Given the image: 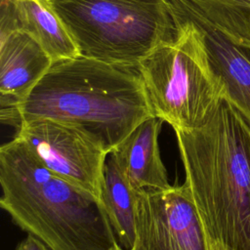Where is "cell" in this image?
Returning a JSON list of instances; mask_svg holds the SVG:
<instances>
[{"mask_svg": "<svg viewBox=\"0 0 250 250\" xmlns=\"http://www.w3.org/2000/svg\"><path fill=\"white\" fill-rule=\"evenodd\" d=\"M18 111L21 123L46 119L80 127L108 152L154 116L138 68L81 55L55 61Z\"/></svg>", "mask_w": 250, "mask_h": 250, "instance_id": "1", "label": "cell"}, {"mask_svg": "<svg viewBox=\"0 0 250 250\" xmlns=\"http://www.w3.org/2000/svg\"><path fill=\"white\" fill-rule=\"evenodd\" d=\"M174 131L208 240L250 250V123L223 99L201 126Z\"/></svg>", "mask_w": 250, "mask_h": 250, "instance_id": "2", "label": "cell"}, {"mask_svg": "<svg viewBox=\"0 0 250 250\" xmlns=\"http://www.w3.org/2000/svg\"><path fill=\"white\" fill-rule=\"evenodd\" d=\"M1 207L52 250H107L117 243L103 203L49 170L19 139L0 148Z\"/></svg>", "mask_w": 250, "mask_h": 250, "instance_id": "3", "label": "cell"}, {"mask_svg": "<svg viewBox=\"0 0 250 250\" xmlns=\"http://www.w3.org/2000/svg\"><path fill=\"white\" fill-rule=\"evenodd\" d=\"M79 55L135 67L178 37L169 0H48Z\"/></svg>", "mask_w": 250, "mask_h": 250, "instance_id": "4", "label": "cell"}, {"mask_svg": "<svg viewBox=\"0 0 250 250\" xmlns=\"http://www.w3.org/2000/svg\"><path fill=\"white\" fill-rule=\"evenodd\" d=\"M176 24L177 39L152 51L138 70L154 116L174 130H188L211 116L225 99V89L194 32L178 21Z\"/></svg>", "mask_w": 250, "mask_h": 250, "instance_id": "5", "label": "cell"}, {"mask_svg": "<svg viewBox=\"0 0 250 250\" xmlns=\"http://www.w3.org/2000/svg\"><path fill=\"white\" fill-rule=\"evenodd\" d=\"M15 138L21 141L49 170L101 201L104 165L109 152L96 137L74 125L38 119L21 123Z\"/></svg>", "mask_w": 250, "mask_h": 250, "instance_id": "6", "label": "cell"}, {"mask_svg": "<svg viewBox=\"0 0 250 250\" xmlns=\"http://www.w3.org/2000/svg\"><path fill=\"white\" fill-rule=\"evenodd\" d=\"M135 241L128 250H209L191 192L184 183L137 193Z\"/></svg>", "mask_w": 250, "mask_h": 250, "instance_id": "7", "label": "cell"}, {"mask_svg": "<svg viewBox=\"0 0 250 250\" xmlns=\"http://www.w3.org/2000/svg\"><path fill=\"white\" fill-rule=\"evenodd\" d=\"M175 20L199 39L214 73L225 89V99L250 123V49L232 42L188 0H169Z\"/></svg>", "mask_w": 250, "mask_h": 250, "instance_id": "8", "label": "cell"}, {"mask_svg": "<svg viewBox=\"0 0 250 250\" xmlns=\"http://www.w3.org/2000/svg\"><path fill=\"white\" fill-rule=\"evenodd\" d=\"M54 61L28 34H0V105L18 106L49 70Z\"/></svg>", "mask_w": 250, "mask_h": 250, "instance_id": "9", "label": "cell"}, {"mask_svg": "<svg viewBox=\"0 0 250 250\" xmlns=\"http://www.w3.org/2000/svg\"><path fill=\"white\" fill-rule=\"evenodd\" d=\"M13 31L31 36L54 62L79 56L48 0H0V34Z\"/></svg>", "mask_w": 250, "mask_h": 250, "instance_id": "10", "label": "cell"}, {"mask_svg": "<svg viewBox=\"0 0 250 250\" xmlns=\"http://www.w3.org/2000/svg\"><path fill=\"white\" fill-rule=\"evenodd\" d=\"M162 124L156 116L146 119L109 152L136 191L171 187L158 146Z\"/></svg>", "mask_w": 250, "mask_h": 250, "instance_id": "11", "label": "cell"}, {"mask_svg": "<svg viewBox=\"0 0 250 250\" xmlns=\"http://www.w3.org/2000/svg\"><path fill=\"white\" fill-rule=\"evenodd\" d=\"M137 193L108 154L104 165L101 201L119 242L130 249L135 241Z\"/></svg>", "mask_w": 250, "mask_h": 250, "instance_id": "12", "label": "cell"}, {"mask_svg": "<svg viewBox=\"0 0 250 250\" xmlns=\"http://www.w3.org/2000/svg\"><path fill=\"white\" fill-rule=\"evenodd\" d=\"M232 42L250 49V0H188Z\"/></svg>", "mask_w": 250, "mask_h": 250, "instance_id": "13", "label": "cell"}, {"mask_svg": "<svg viewBox=\"0 0 250 250\" xmlns=\"http://www.w3.org/2000/svg\"><path fill=\"white\" fill-rule=\"evenodd\" d=\"M16 250H52L39 238L28 234L27 237L22 240L16 248Z\"/></svg>", "mask_w": 250, "mask_h": 250, "instance_id": "14", "label": "cell"}, {"mask_svg": "<svg viewBox=\"0 0 250 250\" xmlns=\"http://www.w3.org/2000/svg\"><path fill=\"white\" fill-rule=\"evenodd\" d=\"M208 247H209V250H235L221 242L211 241V240H208Z\"/></svg>", "mask_w": 250, "mask_h": 250, "instance_id": "15", "label": "cell"}, {"mask_svg": "<svg viewBox=\"0 0 250 250\" xmlns=\"http://www.w3.org/2000/svg\"><path fill=\"white\" fill-rule=\"evenodd\" d=\"M107 250H123V249L121 248V246H119V244H118V242H117V243H115L112 247H110V248L107 249Z\"/></svg>", "mask_w": 250, "mask_h": 250, "instance_id": "16", "label": "cell"}]
</instances>
